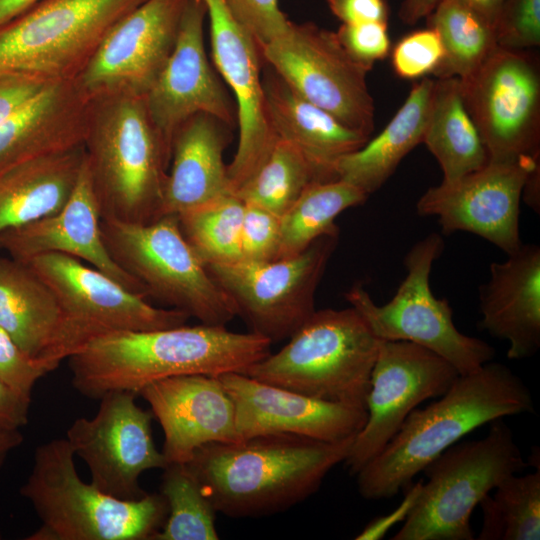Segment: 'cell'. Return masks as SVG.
I'll use <instances>...</instances> for the list:
<instances>
[{"label":"cell","instance_id":"6","mask_svg":"<svg viewBox=\"0 0 540 540\" xmlns=\"http://www.w3.org/2000/svg\"><path fill=\"white\" fill-rule=\"evenodd\" d=\"M288 339L243 374L318 399L365 407L380 339L355 308L315 310Z\"/></svg>","mask_w":540,"mask_h":540},{"label":"cell","instance_id":"9","mask_svg":"<svg viewBox=\"0 0 540 540\" xmlns=\"http://www.w3.org/2000/svg\"><path fill=\"white\" fill-rule=\"evenodd\" d=\"M144 1H38L0 28V77L76 79L112 27Z\"/></svg>","mask_w":540,"mask_h":540},{"label":"cell","instance_id":"17","mask_svg":"<svg viewBox=\"0 0 540 540\" xmlns=\"http://www.w3.org/2000/svg\"><path fill=\"white\" fill-rule=\"evenodd\" d=\"M189 0H146L119 20L75 79L92 100L145 97L167 63Z\"/></svg>","mask_w":540,"mask_h":540},{"label":"cell","instance_id":"36","mask_svg":"<svg viewBox=\"0 0 540 540\" xmlns=\"http://www.w3.org/2000/svg\"><path fill=\"white\" fill-rule=\"evenodd\" d=\"M160 494L168 514L152 540H217V511L186 463L163 468Z\"/></svg>","mask_w":540,"mask_h":540},{"label":"cell","instance_id":"12","mask_svg":"<svg viewBox=\"0 0 540 540\" xmlns=\"http://www.w3.org/2000/svg\"><path fill=\"white\" fill-rule=\"evenodd\" d=\"M260 52L299 95L370 137L375 103L367 84L369 70L346 52L335 32L313 22H291L286 33Z\"/></svg>","mask_w":540,"mask_h":540},{"label":"cell","instance_id":"10","mask_svg":"<svg viewBox=\"0 0 540 540\" xmlns=\"http://www.w3.org/2000/svg\"><path fill=\"white\" fill-rule=\"evenodd\" d=\"M443 248L437 233L413 245L404 258L405 278L386 304L377 305L361 284L353 285L345 298L378 339L418 344L444 358L462 375L490 362L495 351L487 342L461 333L453 322L449 302L432 293L430 273Z\"/></svg>","mask_w":540,"mask_h":540},{"label":"cell","instance_id":"31","mask_svg":"<svg viewBox=\"0 0 540 540\" xmlns=\"http://www.w3.org/2000/svg\"><path fill=\"white\" fill-rule=\"evenodd\" d=\"M422 143L438 161L443 181L472 173L488 161V153L464 100L457 77L435 80Z\"/></svg>","mask_w":540,"mask_h":540},{"label":"cell","instance_id":"46","mask_svg":"<svg viewBox=\"0 0 540 540\" xmlns=\"http://www.w3.org/2000/svg\"><path fill=\"white\" fill-rule=\"evenodd\" d=\"M422 482L410 483L405 487V496L401 503L390 513L373 519L355 537L356 540H379L396 524L404 522L415 507L421 489Z\"/></svg>","mask_w":540,"mask_h":540},{"label":"cell","instance_id":"24","mask_svg":"<svg viewBox=\"0 0 540 540\" xmlns=\"http://www.w3.org/2000/svg\"><path fill=\"white\" fill-rule=\"evenodd\" d=\"M92 107L75 79L51 83L0 124V173L84 145Z\"/></svg>","mask_w":540,"mask_h":540},{"label":"cell","instance_id":"44","mask_svg":"<svg viewBox=\"0 0 540 540\" xmlns=\"http://www.w3.org/2000/svg\"><path fill=\"white\" fill-rule=\"evenodd\" d=\"M51 83L21 75L0 77V124Z\"/></svg>","mask_w":540,"mask_h":540},{"label":"cell","instance_id":"30","mask_svg":"<svg viewBox=\"0 0 540 540\" xmlns=\"http://www.w3.org/2000/svg\"><path fill=\"white\" fill-rule=\"evenodd\" d=\"M434 85L435 80L429 77L415 83L385 128L337 162L336 179L355 185L368 196L377 191L402 159L422 143Z\"/></svg>","mask_w":540,"mask_h":540},{"label":"cell","instance_id":"4","mask_svg":"<svg viewBox=\"0 0 540 540\" xmlns=\"http://www.w3.org/2000/svg\"><path fill=\"white\" fill-rule=\"evenodd\" d=\"M84 147L101 218L148 223L161 217L171 153L144 97L93 100Z\"/></svg>","mask_w":540,"mask_h":540},{"label":"cell","instance_id":"34","mask_svg":"<svg viewBox=\"0 0 540 540\" xmlns=\"http://www.w3.org/2000/svg\"><path fill=\"white\" fill-rule=\"evenodd\" d=\"M480 502L483 512L478 540L540 539V469L512 474Z\"/></svg>","mask_w":540,"mask_h":540},{"label":"cell","instance_id":"16","mask_svg":"<svg viewBox=\"0 0 540 540\" xmlns=\"http://www.w3.org/2000/svg\"><path fill=\"white\" fill-rule=\"evenodd\" d=\"M136 396L127 391L106 393L99 398L94 417L77 418L66 432L75 456L89 469L90 482L122 500L146 495L139 486L141 474L167 465L153 440V414L137 405Z\"/></svg>","mask_w":540,"mask_h":540},{"label":"cell","instance_id":"7","mask_svg":"<svg viewBox=\"0 0 540 540\" xmlns=\"http://www.w3.org/2000/svg\"><path fill=\"white\" fill-rule=\"evenodd\" d=\"M481 439L456 443L423 470L418 501L393 540H473L471 515L505 478L528 463L503 418Z\"/></svg>","mask_w":540,"mask_h":540},{"label":"cell","instance_id":"2","mask_svg":"<svg viewBox=\"0 0 540 540\" xmlns=\"http://www.w3.org/2000/svg\"><path fill=\"white\" fill-rule=\"evenodd\" d=\"M354 437L327 442L268 434L212 442L198 448L186 464L217 512L260 517L288 510L313 495L326 475L345 461Z\"/></svg>","mask_w":540,"mask_h":540},{"label":"cell","instance_id":"35","mask_svg":"<svg viewBox=\"0 0 540 540\" xmlns=\"http://www.w3.org/2000/svg\"><path fill=\"white\" fill-rule=\"evenodd\" d=\"M314 181L316 173L305 156L277 139L258 170L234 193L243 203L282 216Z\"/></svg>","mask_w":540,"mask_h":540},{"label":"cell","instance_id":"25","mask_svg":"<svg viewBox=\"0 0 540 540\" xmlns=\"http://www.w3.org/2000/svg\"><path fill=\"white\" fill-rule=\"evenodd\" d=\"M479 329L506 340L507 357L530 358L540 347V247L522 244L503 262L490 265L479 286Z\"/></svg>","mask_w":540,"mask_h":540},{"label":"cell","instance_id":"8","mask_svg":"<svg viewBox=\"0 0 540 540\" xmlns=\"http://www.w3.org/2000/svg\"><path fill=\"white\" fill-rule=\"evenodd\" d=\"M100 229L112 259L147 296L202 324L225 326L238 315L232 299L186 240L177 216L148 223L101 218Z\"/></svg>","mask_w":540,"mask_h":540},{"label":"cell","instance_id":"45","mask_svg":"<svg viewBox=\"0 0 540 540\" xmlns=\"http://www.w3.org/2000/svg\"><path fill=\"white\" fill-rule=\"evenodd\" d=\"M327 5L342 24L388 20V6L385 0H327Z\"/></svg>","mask_w":540,"mask_h":540},{"label":"cell","instance_id":"15","mask_svg":"<svg viewBox=\"0 0 540 540\" xmlns=\"http://www.w3.org/2000/svg\"><path fill=\"white\" fill-rule=\"evenodd\" d=\"M459 372L435 352L408 341L380 340L366 397L367 418L344 461L355 475L427 399L444 394Z\"/></svg>","mask_w":540,"mask_h":540},{"label":"cell","instance_id":"19","mask_svg":"<svg viewBox=\"0 0 540 540\" xmlns=\"http://www.w3.org/2000/svg\"><path fill=\"white\" fill-rule=\"evenodd\" d=\"M204 2L213 63L236 103L239 139L234 158L227 166L234 194L263 164L277 138L265 107L260 47L232 15L225 0Z\"/></svg>","mask_w":540,"mask_h":540},{"label":"cell","instance_id":"23","mask_svg":"<svg viewBox=\"0 0 540 540\" xmlns=\"http://www.w3.org/2000/svg\"><path fill=\"white\" fill-rule=\"evenodd\" d=\"M100 220L85 157L75 188L65 205L51 215L0 232V249L22 263L48 253L69 255L87 262L125 288L147 298L141 284L110 256L102 239Z\"/></svg>","mask_w":540,"mask_h":540},{"label":"cell","instance_id":"48","mask_svg":"<svg viewBox=\"0 0 540 540\" xmlns=\"http://www.w3.org/2000/svg\"><path fill=\"white\" fill-rule=\"evenodd\" d=\"M439 0H403L398 16L407 25H414L427 17L435 8Z\"/></svg>","mask_w":540,"mask_h":540},{"label":"cell","instance_id":"43","mask_svg":"<svg viewBox=\"0 0 540 540\" xmlns=\"http://www.w3.org/2000/svg\"><path fill=\"white\" fill-rule=\"evenodd\" d=\"M335 33L346 52L369 71L390 53L387 22L341 24Z\"/></svg>","mask_w":540,"mask_h":540},{"label":"cell","instance_id":"39","mask_svg":"<svg viewBox=\"0 0 540 540\" xmlns=\"http://www.w3.org/2000/svg\"><path fill=\"white\" fill-rule=\"evenodd\" d=\"M500 47L527 50L540 45V0H505L496 29Z\"/></svg>","mask_w":540,"mask_h":540},{"label":"cell","instance_id":"51","mask_svg":"<svg viewBox=\"0 0 540 540\" xmlns=\"http://www.w3.org/2000/svg\"><path fill=\"white\" fill-rule=\"evenodd\" d=\"M539 165L533 169L525 182L522 196L526 204L538 214L540 213V195H539Z\"/></svg>","mask_w":540,"mask_h":540},{"label":"cell","instance_id":"52","mask_svg":"<svg viewBox=\"0 0 540 540\" xmlns=\"http://www.w3.org/2000/svg\"><path fill=\"white\" fill-rule=\"evenodd\" d=\"M23 442L20 430L0 432V468L3 466L11 451Z\"/></svg>","mask_w":540,"mask_h":540},{"label":"cell","instance_id":"21","mask_svg":"<svg viewBox=\"0 0 540 540\" xmlns=\"http://www.w3.org/2000/svg\"><path fill=\"white\" fill-rule=\"evenodd\" d=\"M218 377L234 403L239 440L292 434L336 442L354 437L366 422L362 406L318 399L243 373Z\"/></svg>","mask_w":540,"mask_h":540},{"label":"cell","instance_id":"37","mask_svg":"<svg viewBox=\"0 0 540 540\" xmlns=\"http://www.w3.org/2000/svg\"><path fill=\"white\" fill-rule=\"evenodd\" d=\"M245 204L234 194L178 217L183 235L207 265L241 260V227Z\"/></svg>","mask_w":540,"mask_h":540},{"label":"cell","instance_id":"27","mask_svg":"<svg viewBox=\"0 0 540 540\" xmlns=\"http://www.w3.org/2000/svg\"><path fill=\"white\" fill-rule=\"evenodd\" d=\"M265 107L277 139L298 149L318 181L336 179L335 166L369 139L293 90L272 68L262 74Z\"/></svg>","mask_w":540,"mask_h":540},{"label":"cell","instance_id":"41","mask_svg":"<svg viewBox=\"0 0 540 540\" xmlns=\"http://www.w3.org/2000/svg\"><path fill=\"white\" fill-rule=\"evenodd\" d=\"M225 3L260 48L290 28L292 21L280 9L278 0H225Z\"/></svg>","mask_w":540,"mask_h":540},{"label":"cell","instance_id":"40","mask_svg":"<svg viewBox=\"0 0 540 540\" xmlns=\"http://www.w3.org/2000/svg\"><path fill=\"white\" fill-rule=\"evenodd\" d=\"M279 240L280 216L261 207L245 204L241 227V260H274Z\"/></svg>","mask_w":540,"mask_h":540},{"label":"cell","instance_id":"20","mask_svg":"<svg viewBox=\"0 0 540 540\" xmlns=\"http://www.w3.org/2000/svg\"><path fill=\"white\" fill-rule=\"evenodd\" d=\"M204 0H189L173 51L145 95L150 117L171 153L177 130L197 114L237 125L236 105L211 66L205 49Z\"/></svg>","mask_w":540,"mask_h":540},{"label":"cell","instance_id":"13","mask_svg":"<svg viewBox=\"0 0 540 540\" xmlns=\"http://www.w3.org/2000/svg\"><path fill=\"white\" fill-rule=\"evenodd\" d=\"M27 264L56 295L66 323L68 359L94 338L117 331H145L184 325L189 316L160 308L100 270L60 253Z\"/></svg>","mask_w":540,"mask_h":540},{"label":"cell","instance_id":"14","mask_svg":"<svg viewBox=\"0 0 540 540\" xmlns=\"http://www.w3.org/2000/svg\"><path fill=\"white\" fill-rule=\"evenodd\" d=\"M539 68L538 58L527 50L497 46L474 74L461 80L489 161L539 155Z\"/></svg>","mask_w":540,"mask_h":540},{"label":"cell","instance_id":"50","mask_svg":"<svg viewBox=\"0 0 540 540\" xmlns=\"http://www.w3.org/2000/svg\"><path fill=\"white\" fill-rule=\"evenodd\" d=\"M40 0H0V28L17 18Z\"/></svg>","mask_w":540,"mask_h":540},{"label":"cell","instance_id":"1","mask_svg":"<svg viewBox=\"0 0 540 540\" xmlns=\"http://www.w3.org/2000/svg\"><path fill=\"white\" fill-rule=\"evenodd\" d=\"M271 341L225 326L117 331L94 338L69 358L72 386L99 399L113 391L139 395L148 384L190 374L245 373L270 353Z\"/></svg>","mask_w":540,"mask_h":540},{"label":"cell","instance_id":"42","mask_svg":"<svg viewBox=\"0 0 540 540\" xmlns=\"http://www.w3.org/2000/svg\"><path fill=\"white\" fill-rule=\"evenodd\" d=\"M49 372L43 360L28 355L0 327V380L3 383L31 398L36 382Z\"/></svg>","mask_w":540,"mask_h":540},{"label":"cell","instance_id":"3","mask_svg":"<svg viewBox=\"0 0 540 540\" xmlns=\"http://www.w3.org/2000/svg\"><path fill=\"white\" fill-rule=\"evenodd\" d=\"M533 411L528 386L504 364L490 361L459 375L438 400L414 409L380 453L355 474L358 492L367 500L392 498L473 430Z\"/></svg>","mask_w":540,"mask_h":540},{"label":"cell","instance_id":"5","mask_svg":"<svg viewBox=\"0 0 540 540\" xmlns=\"http://www.w3.org/2000/svg\"><path fill=\"white\" fill-rule=\"evenodd\" d=\"M66 438L52 439L34 452L31 472L20 487L41 525L27 540H152L168 507L161 494L137 500L112 497L85 483Z\"/></svg>","mask_w":540,"mask_h":540},{"label":"cell","instance_id":"33","mask_svg":"<svg viewBox=\"0 0 540 540\" xmlns=\"http://www.w3.org/2000/svg\"><path fill=\"white\" fill-rule=\"evenodd\" d=\"M427 18L444 47L438 78H469L498 46L495 29L457 0H439Z\"/></svg>","mask_w":540,"mask_h":540},{"label":"cell","instance_id":"49","mask_svg":"<svg viewBox=\"0 0 540 540\" xmlns=\"http://www.w3.org/2000/svg\"><path fill=\"white\" fill-rule=\"evenodd\" d=\"M496 29L505 0H457Z\"/></svg>","mask_w":540,"mask_h":540},{"label":"cell","instance_id":"11","mask_svg":"<svg viewBox=\"0 0 540 540\" xmlns=\"http://www.w3.org/2000/svg\"><path fill=\"white\" fill-rule=\"evenodd\" d=\"M337 240L338 234L324 235L287 258L206 267L251 332L273 343L288 339L315 311V292Z\"/></svg>","mask_w":540,"mask_h":540},{"label":"cell","instance_id":"32","mask_svg":"<svg viewBox=\"0 0 540 540\" xmlns=\"http://www.w3.org/2000/svg\"><path fill=\"white\" fill-rule=\"evenodd\" d=\"M367 198L365 192L342 179L312 182L280 216V240L275 259L297 255L324 235L339 234L335 224L337 216L361 205Z\"/></svg>","mask_w":540,"mask_h":540},{"label":"cell","instance_id":"53","mask_svg":"<svg viewBox=\"0 0 540 540\" xmlns=\"http://www.w3.org/2000/svg\"><path fill=\"white\" fill-rule=\"evenodd\" d=\"M2 539V534H1V531H0V540Z\"/></svg>","mask_w":540,"mask_h":540},{"label":"cell","instance_id":"18","mask_svg":"<svg viewBox=\"0 0 540 540\" xmlns=\"http://www.w3.org/2000/svg\"><path fill=\"white\" fill-rule=\"evenodd\" d=\"M539 155L514 161H488L482 168L430 187L416 203L421 216H435L442 232H470L491 242L507 255L523 244L520 239V200Z\"/></svg>","mask_w":540,"mask_h":540},{"label":"cell","instance_id":"22","mask_svg":"<svg viewBox=\"0 0 540 540\" xmlns=\"http://www.w3.org/2000/svg\"><path fill=\"white\" fill-rule=\"evenodd\" d=\"M139 395L162 427L167 464L187 463L208 443L239 441L234 403L218 376L168 377L146 385Z\"/></svg>","mask_w":540,"mask_h":540},{"label":"cell","instance_id":"26","mask_svg":"<svg viewBox=\"0 0 540 540\" xmlns=\"http://www.w3.org/2000/svg\"><path fill=\"white\" fill-rule=\"evenodd\" d=\"M231 133L232 127L207 114L182 124L172 141L161 216H179L233 194L223 157Z\"/></svg>","mask_w":540,"mask_h":540},{"label":"cell","instance_id":"47","mask_svg":"<svg viewBox=\"0 0 540 540\" xmlns=\"http://www.w3.org/2000/svg\"><path fill=\"white\" fill-rule=\"evenodd\" d=\"M31 398L0 380V432L20 430L28 423Z\"/></svg>","mask_w":540,"mask_h":540},{"label":"cell","instance_id":"29","mask_svg":"<svg viewBox=\"0 0 540 540\" xmlns=\"http://www.w3.org/2000/svg\"><path fill=\"white\" fill-rule=\"evenodd\" d=\"M85 157L82 145L0 173V232L60 210L75 188Z\"/></svg>","mask_w":540,"mask_h":540},{"label":"cell","instance_id":"38","mask_svg":"<svg viewBox=\"0 0 540 540\" xmlns=\"http://www.w3.org/2000/svg\"><path fill=\"white\" fill-rule=\"evenodd\" d=\"M443 57L441 38L428 26L407 34L396 43L391 52V64L398 77L417 79L433 74Z\"/></svg>","mask_w":540,"mask_h":540},{"label":"cell","instance_id":"28","mask_svg":"<svg viewBox=\"0 0 540 540\" xmlns=\"http://www.w3.org/2000/svg\"><path fill=\"white\" fill-rule=\"evenodd\" d=\"M0 327L50 372L68 359L65 316L56 295L27 264L1 255Z\"/></svg>","mask_w":540,"mask_h":540}]
</instances>
